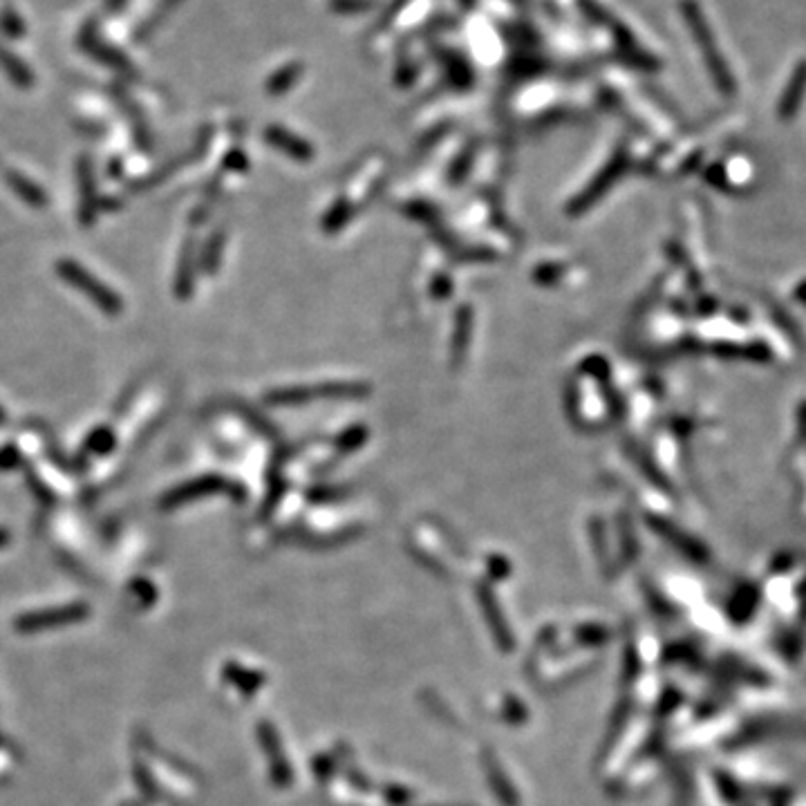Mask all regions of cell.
<instances>
[{"instance_id": "6da1fadb", "label": "cell", "mask_w": 806, "mask_h": 806, "mask_svg": "<svg viewBox=\"0 0 806 806\" xmlns=\"http://www.w3.org/2000/svg\"><path fill=\"white\" fill-rule=\"evenodd\" d=\"M61 274H63L65 278H68L70 283L83 285V287H81L83 292L95 298V301H97L103 309H108V312H115V309H119L117 296H112V294L108 292V289H103L95 278H88V274H83L81 267L70 265V262H65V265H61Z\"/></svg>"}]
</instances>
